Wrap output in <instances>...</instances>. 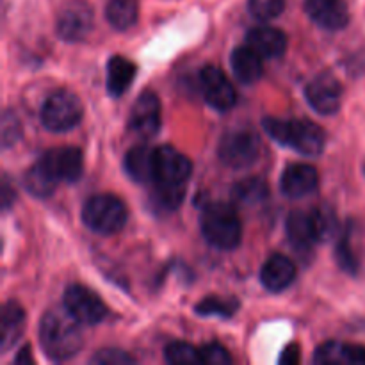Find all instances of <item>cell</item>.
<instances>
[{
    "label": "cell",
    "instance_id": "6",
    "mask_svg": "<svg viewBox=\"0 0 365 365\" xmlns=\"http://www.w3.org/2000/svg\"><path fill=\"white\" fill-rule=\"evenodd\" d=\"M220 160L232 170L253 166L260 155V139L250 128H239L223 135L217 146Z\"/></svg>",
    "mask_w": 365,
    "mask_h": 365
},
{
    "label": "cell",
    "instance_id": "33",
    "mask_svg": "<svg viewBox=\"0 0 365 365\" xmlns=\"http://www.w3.org/2000/svg\"><path fill=\"white\" fill-rule=\"evenodd\" d=\"M335 257H337L339 266L344 271H348L349 274H356L359 271V260H356L355 253H353L351 246H349V234L344 232L339 239V245L335 248Z\"/></svg>",
    "mask_w": 365,
    "mask_h": 365
},
{
    "label": "cell",
    "instance_id": "38",
    "mask_svg": "<svg viewBox=\"0 0 365 365\" xmlns=\"http://www.w3.org/2000/svg\"><path fill=\"white\" fill-rule=\"evenodd\" d=\"M29 362H32V353H31V348L25 346V348L20 349L16 359H14V364H29Z\"/></svg>",
    "mask_w": 365,
    "mask_h": 365
},
{
    "label": "cell",
    "instance_id": "14",
    "mask_svg": "<svg viewBox=\"0 0 365 365\" xmlns=\"http://www.w3.org/2000/svg\"><path fill=\"white\" fill-rule=\"evenodd\" d=\"M303 6L310 20L327 31H341L349 21L346 0H303Z\"/></svg>",
    "mask_w": 365,
    "mask_h": 365
},
{
    "label": "cell",
    "instance_id": "35",
    "mask_svg": "<svg viewBox=\"0 0 365 365\" xmlns=\"http://www.w3.org/2000/svg\"><path fill=\"white\" fill-rule=\"evenodd\" d=\"M89 362L96 365H127L134 364V359L121 349H102L96 351Z\"/></svg>",
    "mask_w": 365,
    "mask_h": 365
},
{
    "label": "cell",
    "instance_id": "17",
    "mask_svg": "<svg viewBox=\"0 0 365 365\" xmlns=\"http://www.w3.org/2000/svg\"><path fill=\"white\" fill-rule=\"evenodd\" d=\"M246 43L257 53L269 59L284 56L287 50V36L280 29L271 27V25H259V27L250 29L246 34Z\"/></svg>",
    "mask_w": 365,
    "mask_h": 365
},
{
    "label": "cell",
    "instance_id": "3",
    "mask_svg": "<svg viewBox=\"0 0 365 365\" xmlns=\"http://www.w3.org/2000/svg\"><path fill=\"white\" fill-rule=\"evenodd\" d=\"M200 228L209 245L220 250H234L241 245L242 225L239 214L230 205L221 202L203 207Z\"/></svg>",
    "mask_w": 365,
    "mask_h": 365
},
{
    "label": "cell",
    "instance_id": "8",
    "mask_svg": "<svg viewBox=\"0 0 365 365\" xmlns=\"http://www.w3.org/2000/svg\"><path fill=\"white\" fill-rule=\"evenodd\" d=\"M63 305L75 319L86 327H95L102 323L107 316V307L102 299L84 285L73 284L66 289L63 298Z\"/></svg>",
    "mask_w": 365,
    "mask_h": 365
},
{
    "label": "cell",
    "instance_id": "9",
    "mask_svg": "<svg viewBox=\"0 0 365 365\" xmlns=\"http://www.w3.org/2000/svg\"><path fill=\"white\" fill-rule=\"evenodd\" d=\"M200 88H202L207 103L220 113H227L237 102V93H235L232 82L228 81L223 70L212 66V64L200 71Z\"/></svg>",
    "mask_w": 365,
    "mask_h": 365
},
{
    "label": "cell",
    "instance_id": "16",
    "mask_svg": "<svg viewBox=\"0 0 365 365\" xmlns=\"http://www.w3.org/2000/svg\"><path fill=\"white\" fill-rule=\"evenodd\" d=\"M296 266L289 257L274 253L260 269V282L271 292H282L294 282Z\"/></svg>",
    "mask_w": 365,
    "mask_h": 365
},
{
    "label": "cell",
    "instance_id": "39",
    "mask_svg": "<svg viewBox=\"0 0 365 365\" xmlns=\"http://www.w3.org/2000/svg\"><path fill=\"white\" fill-rule=\"evenodd\" d=\"M364 171H365V168H364Z\"/></svg>",
    "mask_w": 365,
    "mask_h": 365
},
{
    "label": "cell",
    "instance_id": "1",
    "mask_svg": "<svg viewBox=\"0 0 365 365\" xmlns=\"http://www.w3.org/2000/svg\"><path fill=\"white\" fill-rule=\"evenodd\" d=\"M78 321L66 309H50L39 323V344L48 359L70 360L84 346Z\"/></svg>",
    "mask_w": 365,
    "mask_h": 365
},
{
    "label": "cell",
    "instance_id": "4",
    "mask_svg": "<svg viewBox=\"0 0 365 365\" xmlns=\"http://www.w3.org/2000/svg\"><path fill=\"white\" fill-rule=\"evenodd\" d=\"M127 207L114 195H95L82 207V221L89 230L113 235L127 223Z\"/></svg>",
    "mask_w": 365,
    "mask_h": 365
},
{
    "label": "cell",
    "instance_id": "12",
    "mask_svg": "<svg viewBox=\"0 0 365 365\" xmlns=\"http://www.w3.org/2000/svg\"><path fill=\"white\" fill-rule=\"evenodd\" d=\"M93 29V11L84 2H71L57 16L56 31L64 41H82Z\"/></svg>",
    "mask_w": 365,
    "mask_h": 365
},
{
    "label": "cell",
    "instance_id": "19",
    "mask_svg": "<svg viewBox=\"0 0 365 365\" xmlns=\"http://www.w3.org/2000/svg\"><path fill=\"white\" fill-rule=\"evenodd\" d=\"M314 362L324 365H365V348L364 346L346 344V342H324L323 346L317 348Z\"/></svg>",
    "mask_w": 365,
    "mask_h": 365
},
{
    "label": "cell",
    "instance_id": "27",
    "mask_svg": "<svg viewBox=\"0 0 365 365\" xmlns=\"http://www.w3.org/2000/svg\"><path fill=\"white\" fill-rule=\"evenodd\" d=\"M239 309L237 299L234 298H220V296H209V298L202 299V302L196 305V314L200 316H214L221 317V319H227L232 317Z\"/></svg>",
    "mask_w": 365,
    "mask_h": 365
},
{
    "label": "cell",
    "instance_id": "24",
    "mask_svg": "<svg viewBox=\"0 0 365 365\" xmlns=\"http://www.w3.org/2000/svg\"><path fill=\"white\" fill-rule=\"evenodd\" d=\"M21 182H24V187L36 198H48V196H52L57 184H59V180L53 177L52 171L48 170V166L41 159L25 171Z\"/></svg>",
    "mask_w": 365,
    "mask_h": 365
},
{
    "label": "cell",
    "instance_id": "11",
    "mask_svg": "<svg viewBox=\"0 0 365 365\" xmlns=\"http://www.w3.org/2000/svg\"><path fill=\"white\" fill-rule=\"evenodd\" d=\"M128 128L141 139H152L160 130V102L152 91L138 96L128 114Z\"/></svg>",
    "mask_w": 365,
    "mask_h": 365
},
{
    "label": "cell",
    "instance_id": "10",
    "mask_svg": "<svg viewBox=\"0 0 365 365\" xmlns=\"http://www.w3.org/2000/svg\"><path fill=\"white\" fill-rule=\"evenodd\" d=\"M305 98L316 113L330 116L341 109L342 86L331 73L316 75L305 88Z\"/></svg>",
    "mask_w": 365,
    "mask_h": 365
},
{
    "label": "cell",
    "instance_id": "30",
    "mask_svg": "<svg viewBox=\"0 0 365 365\" xmlns=\"http://www.w3.org/2000/svg\"><path fill=\"white\" fill-rule=\"evenodd\" d=\"M164 356H166V362L170 364H202V355H200V349H196L195 346H191L189 342L175 341L171 344L166 346V351H164Z\"/></svg>",
    "mask_w": 365,
    "mask_h": 365
},
{
    "label": "cell",
    "instance_id": "29",
    "mask_svg": "<svg viewBox=\"0 0 365 365\" xmlns=\"http://www.w3.org/2000/svg\"><path fill=\"white\" fill-rule=\"evenodd\" d=\"M185 195V185L184 187H163V185H155L152 192V202L153 207L164 212H171L180 207L182 200Z\"/></svg>",
    "mask_w": 365,
    "mask_h": 365
},
{
    "label": "cell",
    "instance_id": "37",
    "mask_svg": "<svg viewBox=\"0 0 365 365\" xmlns=\"http://www.w3.org/2000/svg\"><path fill=\"white\" fill-rule=\"evenodd\" d=\"M14 195H16V192H14L13 189L9 187V182H7V178H6V180H4V184H2V205H4V209H9L11 202L14 200Z\"/></svg>",
    "mask_w": 365,
    "mask_h": 365
},
{
    "label": "cell",
    "instance_id": "5",
    "mask_svg": "<svg viewBox=\"0 0 365 365\" xmlns=\"http://www.w3.org/2000/svg\"><path fill=\"white\" fill-rule=\"evenodd\" d=\"M82 113L84 110H82V103L77 95L59 89L46 96L41 106L39 120L46 130L66 132L81 123Z\"/></svg>",
    "mask_w": 365,
    "mask_h": 365
},
{
    "label": "cell",
    "instance_id": "21",
    "mask_svg": "<svg viewBox=\"0 0 365 365\" xmlns=\"http://www.w3.org/2000/svg\"><path fill=\"white\" fill-rule=\"evenodd\" d=\"M153 155H155V150L148 148L145 145L134 146L127 152L123 160L125 173L132 178L138 184H148L153 182Z\"/></svg>",
    "mask_w": 365,
    "mask_h": 365
},
{
    "label": "cell",
    "instance_id": "36",
    "mask_svg": "<svg viewBox=\"0 0 365 365\" xmlns=\"http://www.w3.org/2000/svg\"><path fill=\"white\" fill-rule=\"evenodd\" d=\"M299 359H302V356H299V348H298V346H296V344H289L287 348H285L284 351H282L280 364H287V365L298 364Z\"/></svg>",
    "mask_w": 365,
    "mask_h": 365
},
{
    "label": "cell",
    "instance_id": "7",
    "mask_svg": "<svg viewBox=\"0 0 365 365\" xmlns=\"http://www.w3.org/2000/svg\"><path fill=\"white\" fill-rule=\"evenodd\" d=\"M153 168V184L163 187H184L192 171L191 160L168 145L155 148Z\"/></svg>",
    "mask_w": 365,
    "mask_h": 365
},
{
    "label": "cell",
    "instance_id": "25",
    "mask_svg": "<svg viewBox=\"0 0 365 365\" xmlns=\"http://www.w3.org/2000/svg\"><path fill=\"white\" fill-rule=\"evenodd\" d=\"M107 21L118 31H127L139 16L138 0H110L106 9Z\"/></svg>",
    "mask_w": 365,
    "mask_h": 365
},
{
    "label": "cell",
    "instance_id": "22",
    "mask_svg": "<svg viewBox=\"0 0 365 365\" xmlns=\"http://www.w3.org/2000/svg\"><path fill=\"white\" fill-rule=\"evenodd\" d=\"M135 64L121 56L110 57L107 63V91L114 98H120L125 91L132 86L135 78Z\"/></svg>",
    "mask_w": 365,
    "mask_h": 365
},
{
    "label": "cell",
    "instance_id": "34",
    "mask_svg": "<svg viewBox=\"0 0 365 365\" xmlns=\"http://www.w3.org/2000/svg\"><path fill=\"white\" fill-rule=\"evenodd\" d=\"M200 355H202V364L209 365H227L232 364V356L227 349L217 342H209L203 348H200Z\"/></svg>",
    "mask_w": 365,
    "mask_h": 365
},
{
    "label": "cell",
    "instance_id": "13",
    "mask_svg": "<svg viewBox=\"0 0 365 365\" xmlns=\"http://www.w3.org/2000/svg\"><path fill=\"white\" fill-rule=\"evenodd\" d=\"M41 160L59 182L73 184L82 177V171H84V157H82L81 150L75 146H61V148L48 150L45 155H41Z\"/></svg>",
    "mask_w": 365,
    "mask_h": 365
},
{
    "label": "cell",
    "instance_id": "26",
    "mask_svg": "<svg viewBox=\"0 0 365 365\" xmlns=\"http://www.w3.org/2000/svg\"><path fill=\"white\" fill-rule=\"evenodd\" d=\"M232 196L235 202L242 203V205H257L267 200L269 196V189L267 184L260 178H246V180L237 182L232 189Z\"/></svg>",
    "mask_w": 365,
    "mask_h": 365
},
{
    "label": "cell",
    "instance_id": "2",
    "mask_svg": "<svg viewBox=\"0 0 365 365\" xmlns=\"http://www.w3.org/2000/svg\"><path fill=\"white\" fill-rule=\"evenodd\" d=\"M264 130L282 146L294 150L302 155H319L324 148L323 128L309 120H282V118H266L262 121Z\"/></svg>",
    "mask_w": 365,
    "mask_h": 365
},
{
    "label": "cell",
    "instance_id": "28",
    "mask_svg": "<svg viewBox=\"0 0 365 365\" xmlns=\"http://www.w3.org/2000/svg\"><path fill=\"white\" fill-rule=\"evenodd\" d=\"M310 216H312L314 227H316L319 241H328V239L337 235L339 220L335 216L334 209H330V207H317L316 210L310 212Z\"/></svg>",
    "mask_w": 365,
    "mask_h": 365
},
{
    "label": "cell",
    "instance_id": "20",
    "mask_svg": "<svg viewBox=\"0 0 365 365\" xmlns=\"http://www.w3.org/2000/svg\"><path fill=\"white\" fill-rule=\"evenodd\" d=\"M230 66L235 78L241 84H255L264 73L262 56L257 53L252 46H237L230 56Z\"/></svg>",
    "mask_w": 365,
    "mask_h": 365
},
{
    "label": "cell",
    "instance_id": "15",
    "mask_svg": "<svg viewBox=\"0 0 365 365\" xmlns=\"http://www.w3.org/2000/svg\"><path fill=\"white\" fill-rule=\"evenodd\" d=\"M319 184L317 170L310 164H291L284 170L280 178V189L289 198H303L310 195Z\"/></svg>",
    "mask_w": 365,
    "mask_h": 365
},
{
    "label": "cell",
    "instance_id": "23",
    "mask_svg": "<svg viewBox=\"0 0 365 365\" xmlns=\"http://www.w3.org/2000/svg\"><path fill=\"white\" fill-rule=\"evenodd\" d=\"M24 309L16 302H7L2 307V316H0V349L4 353L18 341V337L24 331Z\"/></svg>",
    "mask_w": 365,
    "mask_h": 365
},
{
    "label": "cell",
    "instance_id": "18",
    "mask_svg": "<svg viewBox=\"0 0 365 365\" xmlns=\"http://www.w3.org/2000/svg\"><path fill=\"white\" fill-rule=\"evenodd\" d=\"M285 232H287L289 242L292 248L299 253H307L314 248L319 241L316 227L310 214L305 212H291L285 223Z\"/></svg>",
    "mask_w": 365,
    "mask_h": 365
},
{
    "label": "cell",
    "instance_id": "31",
    "mask_svg": "<svg viewBox=\"0 0 365 365\" xmlns=\"http://www.w3.org/2000/svg\"><path fill=\"white\" fill-rule=\"evenodd\" d=\"M285 7V0H248V9L257 20L269 21L280 16Z\"/></svg>",
    "mask_w": 365,
    "mask_h": 365
},
{
    "label": "cell",
    "instance_id": "32",
    "mask_svg": "<svg viewBox=\"0 0 365 365\" xmlns=\"http://www.w3.org/2000/svg\"><path fill=\"white\" fill-rule=\"evenodd\" d=\"M2 148L7 150L16 145L21 138V123L13 110H4L2 114Z\"/></svg>",
    "mask_w": 365,
    "mask_h": 365
}]
</instances>
